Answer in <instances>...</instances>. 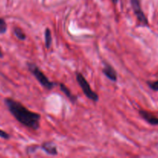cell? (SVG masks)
I'll list each match as a JSON object with an SVG mask.
<instances>
[{
  "mask_svg": "<svg viewBox=\"0 0 158 158\" xmlns=\"http://www.w3.org/2000/svg\"><path fill=\"white\" fill-rule=\"evenodd\" d=\"M39 148V147L37 145H33V146H29L27 148V153L28 154H32V153L36 152L37 149Z\"/></svg>",
  "mask_w": 158,
  "mask_h": 158,
  "instance_id": "obj_14",
  "label": "cell"
},
{
  "mask_svg": "<svg viewBox=\"0 0 158 158\" xmlns=\"http://www.w3.org/2000/svg\"><path fill=\"white\" fill-rule=\"evenodd\" d=\"M4 102L10 114L19 123L33 131H37L39 129L41 120L40 114L30 111L20 102L12 98H6Z\"/></svg>",
  "mask_w": 158,
  "mask_h": 158,
  "instance_id": "obj_1",
  "label": "cell"
},
{
  "mask_svg": "<svg viewBox=\"0 0 158 158\" xmlns=\"http://www.w3.org/2000/svg\"><path fill=\"white\" fill-rule=\"evenodd\" d=\"M0 137L4 139V140H9V139L10 138V135H9L8 133H6V131L0 129Z\"/></svg>",
  "mask_w": 158,
  "mask_h": 158,
  "instance_id": "obj_13",
  "label": "cell"
},
{
  "mask_svg": "<svg viewBox=\"0 0 158 158\" xmlns=\"http://www.w3.org/2000/svg\"><path fill=\"white\" fill-rule=\"evenodd\" d=\"M40 148L44 151L46 154L50 156L57 155V149L56 145L51 141L43 142L40 146Z\"/></svg>",
  "mask_w": 158,
  "mask_h": 158,
  "instance_id": "obj_6",
  "label": "cell"
},
{
  "mask_svg": "<svg viewBox=\"0 0 158 158\" xmlns=\"http://www.w3.org/2000/svg\"><path fill=\"white\" fill-rule=\"evenodd\" d=\"M139 114H140L141 117L147 122L150 124L151 125H158V118L157 117H154L153 115H152L151 114H150L147 111L143 110H139Z\"/></svg>",
  "mask_w": 158,
  "mask_h": 158,
  "instance_id": "obj_7",
  "label": "cell"
},
{
  "mask_svg": "<svg viewBox=\"0 0 158 158\" xmlns=\"http://www.w3.org/2000/svg\"><path fill=\"white\" fill-rule=\"evenodd\" d=\"M112 2V3L113 4H115V5H116L118 3V2H119V0H111Z\"/></svg>",
  "mask_w": 158,
  "mask_h": 158,
  "instance_id": "obj_15",
  "label": "cell"
},
{
  "mask_svg": "<svg viewBox=\"0 0 158 158\" xmlns=\"http://www.w3.org/2000/svg\"><path fill=\"white\" fill-rule=\"evenodd\" d=\"M26 65H27L28 69H29V72L33 75L36 80L40 83V84L43 87L48 89V90H50V89H52L56 86V83H54V82L50 81L49 79L46 77V76L42 72L41 69L35 63H27Z\"/></svg>",
  "mask_w": 158,
  "mask_h": 158,
  "instance_id": "obj_2",
  "label": "cell"
},
{
  "mask_svg": "<svg viewBox=\"0 0 158 158\" xmlns=\"http://www.w3.org/2000/svg\"><path fill=\"white\" fill-rule=\"evenodd\" d=\"M130 3H131L133 12H134L140 26H145V27L149 26L148 19H147L142 8H141L140 0H130Z\"/></svg>",
  "mask_w": 158,
  "mask_h": 158,
  "instance_id": "obj_4",
  "label": "cell"
},
{
  "mask_svg": "<svg viewBox=\"0 0 158 158\" xmlns=\"http://www.w3.org/2000/svg\"><path fill=\"white\" fill-rule=\"evenodd\" d=\"M58 86H59V87H60V91H61V92L63 93V94H64V95L66 96L68 99H69L70 101H71V103H74L77 101V97H76L75 95H74V94L71 92V90H70V89H68V88L67 87V86H65L64 83H58Z\"/></svg>",
  "mask_w": 158,
  "mask_h": 158,
  "instance_id": "obj_8",
  "label": "cell"
},
{
  "mask_svg": "<svg viewBox=\"0 0 158 158\" xmlns=\"http://www.w3.org/2000/svg\"><path fill=\"white\" fill-rule=\"evenodd\" d=\"M2 57H3V53L0 51V58H2Z\"/></svg>",
  "mask_w": 158,
  "mask_h": 158,
  "instance_id": "obj_16",
  "label": "cell"
},
{
  "mask_svg": "<svg viewBox=\"0 0 158 158\" xmlns=\"http://www.w3.org/2000/svg\"><path fill=\"white\" fill-rule=\"evenodd\" d=\"M13 32H14V35H15V37H16L18 40H21V41H24V40L26 39V34H25V32H23L20 28L15 27V29H14Z\"/></svg>",
  "mask_w": 158,
  "mask_h": 158,
  "instance_id": "obj_10",
  "label": "cell"
},
{
  "mask_svg": "<svg viewBox=\"0 0 158 158\" xmlns=\"http://www.w3.org/2000/svg\"><path fill=\"white\" fill-rule=\"evenodd\" d=\"M76 80H77V84L79 85L81 89L83 91L85 97L88 99H89V100H92L94 103H97L99 100V95L91 89L88 80L85 79V77L81 73H76Z\"/></svg>",
  "mask_w": 158,
  "mask_h": 158,
  "instance_id": "obj_3",
  "label": "cell"
},
{
  "mask_svg": "<svg viewBox=\"0 0 158 158\" xmlns=\"http://www.w3.org/2000/svg\"><path fill=\"white\" fill-rule=\"evenodd\" d=\"M102 73L111 81H117V73L115 70L114 68L108 63H105V66L102 69Z\"/></svg>",
  "mask_w": 158,
  "mask_h": 158,
  "instance_id": "obj_5",
  "label": "cell"
},
{
  "mask_svg": "<svg viewBox=\"0 0 158 158\" xmlns=\"http://www.w3.org/2000/svg\"><path fill=\"white\" fill-rule=\"evenodd\" d=\"M7 31V24L3 18H0V34L6 33Z\"/></svg>",
  "mask_w": 158,
  "mask_h": 158,
  "instance_id": "obj_11",
  "label": "cell"
},
{
  "mask_svg": "<svg viewBox=\"0 0 158 158\" xmlns=\"http://www.w3.org/2000/svg\"><path fill=\"white\" fill-rule=\"evenodd\" d=\"M44 38H45V46L46 48L49 49L52 43V35H51L50 29L49 28H46L44 32Z\"/></svg>",
  "mask_w": 158,
  "mask_h": 158,
  "instance_id": "obj_9",
  "label": "cell"
},
{
  "mask_svg": "<svg viewBox=\"0 0 158 158\" xmlns=\"http://www.w3.org/2000/svg\"><path fill=\"white\" fill-rule=\"evenodd\" d=\"M147 84H148L149 87H150V89H152L154 91H158V80L154 82L148 81L147 82Z\"/></svg>",
  "mask_w": 158,
  "mask_h": 158,
  "instance_id": "obj_12",
  "label": "cell"
}]
</instances>
